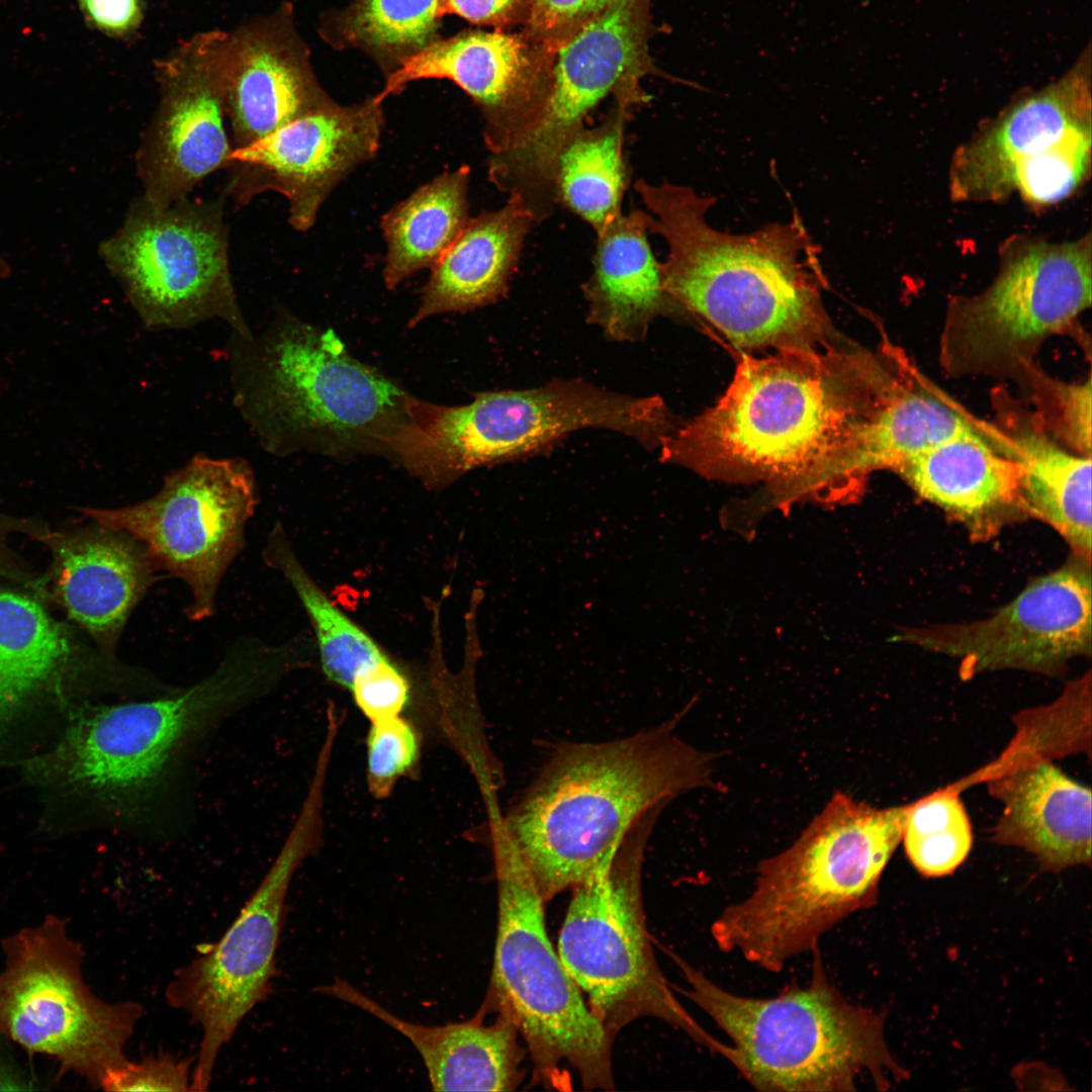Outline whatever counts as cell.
<instances>
[{
	"mask_svg": "<svg viewBox=\"0 0 1092 1092\" xmlns=\"http://www.w3.org/2000/svg\"><path fill=\"white\" fill-rule=\"evenodd\" d=\"M74 661L66 632L43 607L0 590V742L38 701L59 697Z\"/></svg>",
	"mask_w": 1092,
	"mask_h": 1092,
	"instance_id": "31",
	"label": "cell"
},
{
	"mask_svg": "<svg viewBox=\"0 0 1092 1092\" xmlns=\"http://www.w3.org/2000/svg\"><path fill=\"white\" fill-rule=\"evenodd\" d=\"M253 470L242 458L193 456L164 479L152 497L121 508H82L95 523L126 532L145 545L159 569L191 592L192 621L210 618L220 580L245 545L258 505Z\"/></svg>",
	"mask_w": 1092,
	"mask_h": 1092,
	"instance_id": "15",
	"label": "cell"
},
{
	"mask_svg": "<svg viewBox=\"0 0 1092 1092\" xmlns=\"http://www.w3.org/2000/svg\"><path fill=\"white\" fill-rule=\"evenodd\" d=\"M612 0H533L522 31L531 39L554 51L590 20Z\"/></svg>",
	"mask_w": 1092,
	"mask_h": 1092,
	"instance_id": "39",
	"label": "cell"
},
{
	"mask_svg": "<svg viewBox=\"0 0 1092 1092\" xmlns=\"http://www.w3.org/2000/svg\"><path fill=\"white\" fill-rule=\"evenodd\" d=\"M226 37L218 28L197 32L155 61L159 102L135 155L141 196L153 205L189 197L204 178L231 165Z\"/></svg>",
	"mask_w": 1092,
	"mask_h": 1092,
	"instance_id": "18",
	"label": "cell"
},
{
	"mask_svg": "<svg viewBox=\"0 0 1092 1092\" xmlns=\"http://www.w3.org/2000/svg\"><path fill=\"white\" fill-rule=\"evenodd\" d=\"M192 1058L167 1052L148 1055L138 1062L126 1060L110 1070L99 1088L105 1091H191Z\"/></svg>",
	"mask_w": 1092,
	"mask_h": 1092,
	"instance_id": "38",
	"label": "cell"
},
{
	"mask_svg": "<svg viewBox=\"0 0 1092 1092\" xmlns=\"http://www.w3.org/2000/svg\"><path fill=\"white\" fill-rule=\"evenodd\" d=\"M86 22L114 38L135 32L144 18L143 0H75Z\"/></svg>",
	"mask_w": 1092,
	"mask_h": 1092,
	"instance_id": "41",
	"label": "cell"
},
{
	"mask_svg": "<svg viewBox=\"0 0 1092 1092\" xmlns=\"http://www.w3.org/2000/svg\"><path fill=\"white\" fill-rule=\"evenodd\" d=\"M585 428L613 430L653 449L676 427L659 396H631L582 380L483 392L459 406L414 396L393 459L440 488L474 468L541 452Z\"/></svg>",
	"mask_w": 1092,
	"mask_h": 1092,
	"instance_id": "8",
	"label": "cell"
},
{
	"mask_svg": "<svg viewBox=\"0 0 1092 1092\" xmlns=\"http://www.w3.org/2000/svg\"><path fill=\"white\" fill-rule=\"evenodd\" d=\"M332 101L312 70L291 3L228 31L224 108L234 150Z\"/></svg>",
	"mask_w": 1092,
	"mask_h": 1092,
	"instance_id": "22",
	"label": "cell"
},
{
	"mask_svg": "<svg viewBox=\"0 0 1092 1092\" xmlns=\"http://www.w3.org/2000/svg\"><path fill=\"white\" fill-rule=\"evenodd\" d=\"M651 0H612L556 52L547 102L531 129L502 156L519 183L549 188L564 146L607 97L633 107L646 102L642 79L649 55Z\"/></svg>",
	"mask_w": 1092,
	"mask_h": 1092,
	"instance_id": "16",
	"label": "cell"
},
{
	"mask_svg": "<svg viewBox=\"0 0 1092 1092\" xmlns=\"http://www.w3.org/2000/svg\"><path fill=\"white\" fill-rule=\"evenodd\" d=\"M421 754L415 726L396 716L371 722L366 738V779L370 793L387 797L396 782L411 771Z\"/></svg>",
	"mask_w": 1092,
	"mask_h": 1092,
	"instance_id": "37",
	"label": "cell"
},
{
	"mask_svg": "<svg viewBox=\"0 0 1092 1092\" xmlns=\"http://www.w3.org/2000/svg\"><path fill=\"white\" fill-rule=\"evenodd\" d=\"M982 776L1003 805L994 842L1026 849L1054 874L1091 864L1090 788L1043 757L990 766Z\"/></svg>",
	"mask_w": 1092,
	"mask_h": 1092,
	"instance_id": "26",
	"label": "cell"
},
{
	"mask_svg": "<svg viewBox=\"0 0 1092 1092\" xmlns=\"http://www.w3.org/2000/svg\"><path fill=\"white\" fill-rule=\"evenodd\" d=\"M910 804L876 808L835 793L787 849L759 862L752 891L711 934L723 952L779 973L851 914L876 905Z\"/></svg>",
	"mask_w": 1092,
	"mask_h": 1092,
	"instance_id": "6",
	"label": "cell"
},
{
	"mask_svg": "<svg viewBox=\"0 0 1092 1092\" xmlns=\"http://www.w3.org/2000/svg\"><path fill=\"white\" fill-rule=\"evenodd\" d=\"M322 990L405 1036L421 1055L435 1091H512L522 1079L519 1030L500 1010L490 1024L484 1023L481 1009L464 1022L428 1026L403 1020L344 980Z\"/></svg>",
	"mask_w": 1092,
	"mask_h": 1092,
	"instance_id": "28",
	"label": "cell"
},
{
	"mask_svg": "<svg viewBox=\"0 0 1092 1092\" xmlns=\"http://www.w3.org/2000/svg\"><path fill=\"white\" fill-rule=\"evenodd\" d=\"M556 51L522 30H467L437 39L399 63L381 92L388 95L421 79H448L478 106L490 155L512 148L537 121L550 94Z\"/></svg>",
	"mask_w": 1092,
	"mask_h": 1092,
	"instance_id": "20",
	"label": "cell"
},
{
	"mask_svg": "<svg viewBox=\"0 0 1092 1092\" xmlns=\"http://www.w3.org/2000/svg\"><path fill=\"white\" fill-rule=\"evenodd\" d=\"M804 986L768 998L732 993L676 959L680 992L727 1034L734 1068L758 1091H856L870 1076L878 1090L909 1077L885 1038V1014L849 1001L829 978L819 947Z\"/></svg>",
	"mask_w": 1092,
	"mask_h": 1092,
	"instance_id": "7",
	"label": "cell"
},
{
	"mask_svg": "<svg viewBox=\"0 0 1092 1092\" xmlns=\"http://www.w3.org/2000/svg\"><path fill=\"white\" fill-rule=\"evenodd\" d=\"M490 835L498 901L490 1002L517 1025L544 1085L565 1084L567 1062L586 1089H613V1036L553 948L545 901L526 864L503 835Z\"/></svg>",
	"mask_w": 1092,
	"mask_h": 1092,
	"instance_id": "10",
	"label": "cell"
},
{
	"mask_svg": "<svg viewBox=\"0 0 1092 1092\" xmlns=\"http://www.w3.org/2000/svg\"><path fill=\"white\" fill-rule=\"evenodd\" d=\"M990 400L992 418L981 420V433L1016 466L1026 517L1053 527L1073 555L1091 560V456L1055 440L1006 387L995 386Z\"/></svg>",
	"mask_w": 1092,
	"mask_h": 1092,
	"instance_id": "25",
	"label": "cell"
},
{
	"mask_svg": "<svg viewBox=\"0 0 1092 1092\" xmlns=\"http://www.w3.org/2000/svg\"><path fill=\"white\" fill-rule=\"evenodd\" d=\"M284 657L279 649L242 645L190 688L80 708L57 744L29 763L30 775L87 797L119 819L141 818L185 752L265 692Z\"/></svg>",
	"mask_w": 1092,
	"mask_h": 1092,
	"instance_id": "5",
	"label": "cell"
},
{
	"mask_svg": "<svg viewBox=\"0 0 1092 1092\" xmlns=\"http://www.w3.org/2000/svg\"><path fill=\"white\" fill-rule=\"evenodd\" d=\"M960 792L951 785L910 804L902 840L910 862L924 877L951 874L972 848V826Z\"/></svg>",
	"mask_w": 1092,
	"mask_h": 1092,
	"instance_id": "35",
	"label": "cell"
},
{
	"mask_svg": "<svg viewBox=\"0 0 1092 1092\" xmlns=\"http://www.w3.org/2000/svg\"><path fill=\"white\" fill-rule=\"evenodd\" d=\"M442 16V0H355L326 15L320 33L335 49L367 54L388 75L439 39Z\"/></svg>",
	"mask_w": 1092,
	"mask_h": 1092,
	"instance_id": "34",
	"label": "cell"
},
{
	"mask_svg": "<svg viewBox=\"0 0 1092 1092\" xmlns=\"http://www.w3.org/2000/svg\"><path fill=\"white\" fill-rule=\"evenodd\" d=\"M1012 382L1019 398L1043 429L1071 451L1091 456V375L1082 382L1051 376L1037 359L1025 364Z\"/></svg>",
	"mask_w": 1092,
	"mask_h": 1092,
	"instance_id": "36",
	"label": "cell"
},
{
	"mask_svg": "<svg viewBox=\"0 0 1092 1092\" xmlns=\"http://www.w3.org/2000/svg\"><path fill=\"white\" fill-rule=\"evenodd\" d=\"M2 948L0 1034L99 1088L127 1060L143 1006L107 1002L91 991L82 974L83 946L56 915L3 939Z\"/></svg>",
	"mask_w": 1092,
	"mask_h": 1092,
	"instance_id": "12",
	"label": "cell"
},
{
	"mask_svg": "<svg viewBox=\"0 0 1092 1092\" xmlns=\"http://www.w3.org/2000/svg\"><path fill=\"white\" fill-rule=\"evenodd\" d=\"M1091 560L1071 554L988 618L906 628L896 639L959 659L963 675L1000 669L1053 675L1091 654Z\"/></svg>",
	"mask_w": 1092,
	"mask_h": 1092,
	"instance_id": "17",
	"label": "cell"
},
{
	"mask_svg": "<svg viewBox=\"0 0 1092 1092\" xmlns=\"http://www.w3.org/2000/svg\"><path fill=\"white\" fill-rule=\"evenodd\" d=\"M1088 72L1060 81L1007 107L953 154L948 188L957 202H998L1017 178L1066 144L1092 133Z\"/></svg>",
	"mask_w": 1092,
	"mask_h": 1092,
	"instance_id": "21",
	"label": "cell"
},
{
	"mask_svg": "<svg viewBox=\"0 0 1092 1092\" xmlns=\"http://www.w3.org/2000/svg\"><path fill=\"white\" fill-rule=\"evenodd\" d=\"M224 196L156 206L141 195L99 254L143 324L187 329L220 320L233 335L252 334L238 301L229 260Z\"/></svg>",
	"mask_w": 1092,
	"mask_h": 1092,
	"instance_id": "13",
	"label": "cell"
},
{
	"mask_svg": "<svg viewBox=\"0 0 1092 1092\" xmlns=\"http://www.w3.org/2000/svg\"><path fill=\"white\" fill-rule=\"evenodd\" d=\"M23 1082L8 1072L0 1070V1090H22L25 1087L22 1086Z\"/></svg>",
	"mask_w": 1092,
	"mask_h": 1092,
	"instance_id": "43",
	"label": "cell"
},
{
	"mask_svg": "<svg viewBox=\"0 0 1092 1092\" xmlns=\"http://www.w3.org/2000/svg\"><path fill=\"white\" fill-rule=\"evenodd\" d=\"M634 188L649 211V232L667 245L663 286L679 307L742 349L834 346L820 249L796 211L787 222L732 234L707 220L714 196L667 181L639 179Z\"/></svg>",
	"mask_w": 1092,
	"mask_h": 1092,
	"instance_id": "2",
	"label": "cell"
},
{
	"mask_svg": "<svg viewBox=\"0 0 1092 1092\" xmlns=\"http://www.w3.org/2000/svg\"><path fill=\"white\" fill-rule=\"evenodd\" d=\"M887 370L881 345L744 355L718 402L663 439L660 461L815 492Z\"/></svg>",
	"mask_w": 1092,
	"mask_h": 1092,
	"instance_id": "1",
	"label": "cell"
},
{
	"mask_svg": "<svg viewBox=\"0 0 1092 1092\" xmlns=\"http://www.w3.org/2000/svg\"><path fill=\"white\" fill-rule=\"evenodd\" d=\"M1091 245L1090 234L1006 243L990 284L947 302L938 344L943 373L1012 381L1046 340L1070 332L1091 306Z\"/></svg>",
	"mask_w": 1092,
	"mask_h": 1092,
	"instance_id": "11",
	"label": "cell"
},
{
	"mask_svg": "<svg viewBox=\"0 0 1092 1092\" xmlns=\"http://www.w3.org/2000/svg\"><path fill=\"white\" fill-rule=\"evenodd\" d=\"M376 95L353 105L334 100L231 155L225 195L239 204L264 191L282 194L288 220L305 232L321 205L355 167L377 152L384 124Z\"/></svg>",
	"mask_w": 1092,
	"mask_h": 1092,
	"instance_id": "19",
	"label": "cell"
},
{
	"mask_svg": "<svg viewBox=\"0 0 1092 1092\" xmlns=\"http://www.w3.org/2000/svg\"><path fill=\"white\" fill-rule=\"evenodd\" d=\"M230 350L235 404L265 451L390 457L413 395L332 330L281 310Z\"/></svg>",
	"mask_w": 1092,
	"mask_h": 1092,
	"instance_id": "4",
	"label": "cell"
},
{
	"mask_svg": "<svg viewBox=\"0 0 1092 1092\" xmlns=\"http://www.w3.org/2000/svg\"><path fill=\"white\" fill-rule=\"evenodd\" d=\"M323 796L308 792L274 862L240 913L215 942L178 969L165 991L167 1003L199 1026L191 1091H206L222 1048L245 1017L271 991L291 879L316 847Z\"/></svg>",
	"mask_w": 1092,
	"mask_h": 1092,
	"instance_id": "14",
	"label": "cell"
},
{
	"mask_svg": "<svg viewBox=\"0 0 1092 1092\" xmlns=\"http://www.w3.org/2000/svg\"><path fill=\"white\" fill-rule=\"evenodd\" d=\"M470 168L443 173L394 205L381 220L387 246L383 280L394 288L432 268L468 221Z\"/></svg>",
	"mask_w": 1092,
	"mask_h": 1092,
	"instance_id": "32",
	"label": "cell"
},
{
	"mask_svg": "<svg viewBox=\"0 0 1092 1092\" xmlns=\"http://www.w3.org/2000/svg\"><path fill=\"white\" fill-rule=\"evenodd\" d=\"M921 498L986 541L1027 518L1018 470L979 432L951 437L905 459L895 471Z\"/></svg>",
	"mask_w": 1092,
	"mask_h": 1092,
	"instance_id": "27",
	"label": "cell"
},
{
	"mask_svg": "<svg viewBox=\"0 0 1092 1092\" xmlns=\"http://www.w3.org/2000/svg\"><path fill=\"white\" fill-rule=\"evenodd\" d=\"M533 0H442V12L476 25L509 31L526 23Z\"/></svg>",
	"mask_w": 1092,
	"mask_h": 1092,
	"instance_id": "40",
	"label": "cell"
},
{
	"mask_svg": "<svg viewBox=\"0 0 1092 1092\" xmlns=\"http://www.w3.org/2000/svg\"><path fill=\"white\" fill-rule=\"evenodd\" d=\"M631 107L615 102L605 120L578 131L559 154L554 175L556 203L600 232L622 212L629 184L624 153Z\"/></svg>",
	"mask_w": 1092,
	"mask_h": 1092,
	"instance_id": "33",
	"label": "cell"
},
{
	"mask_svg": "<svg viewBox=\"0 0 1092 1092\" xmlns=\"http://www.w3.org/2000/svg\"><path fill=\"white\" fill-rule=\"evenodd\" d=\"M49 528L32 520L8 517L0 513V576L24 582L30 577L22 560L8 546V536L20 532L40 540Z\"/></svg>",
	"mask_w": 1092,
	"mask_h": 1092,
	"instance_id": "42",
	"label": "cell"
},
{
	"mask_svg": "<svg viewBox=\"0 0 1092 1092\" xmlns=\"http://www.w3.org/2000/svg\"><path fill=\"white\" fill-rule=\"evenodd\" d=\"M537 223L536 215L518 195H508L496 210L469 218L432 267L408 327L433 315L467 311L499 299L508 290L525 240Z\"/></svg>",
	"mask_w": 1092,
	"mask_h": 1092,
	"instance_id": "29",
	"label": "cell"
},
{
	"mask_svg": "<svg viewBox=\"0 0 1092 1092\" xmlns=\"http://www.w3.org/2000/svg\"><path fill=\"white\" fill-rule=\"evenodd\" d=\"M648 220V212L633 210L596 234L593 272L583 285L587 317L614 341L644 339L657 315L679 307L664 289Z\"/></svg>",
	"mask_w": 1092,
	"mask_h": 1092,
	"instance_id": "30",
	"label": "cell"
},
{
	"mask_svg": "<svg viewBox=\"0 0 1092 1092\" xmlns=\"http://www.w3.org/2000/svg\"><path fill=\"white\" fill-rule=\"evenodd\" d=\"M7 274V266L0 260V277Z\"/></svg>",
	"mask_w": 1092,
	"mask_h": 1092,
	"instance_id": "44",
	"label": "cell"
},
{
	"mask_svg": "<svg viewBox=\"0 0 1092 1092\" xmlns=\"http://www.w3.org/2000/svg\"><path fill=\"white\" fill-rule=\"evenodd\" d=\"M95 523V522H94ZM52 550L50 581L56 601L108 659L127 619L159 570L143 543L95 523L40 540Z\"/></svg>",
	"mask_w": 1092,
	"mask_h": 1092,
	"instance_id": "24",
	"label": "cell"
},
{
	"mask_svg": "<svg viewBox=\"0 0 1092 1092\" xmlns=\"http://www.w3.org/2000/svg\"><path fill=\"white\" fill-rule=\"evenodd\" d=\"M677 721L616 740L558 744L514 807L489 818L545 902L596 875L644 814L713 785V755L682 741Z\"/></svg>",
	"mask_w": 1092,
	"mask_h": 1092,
	"instance_id": "3",
	"label": "cell"
},
{
	"mask_svg": "<svg viewBox=\"0 0 1092 1092\" xmlns=\"http://www.w3.org/2000/svg\"><path fill=\"white\" fill-rule=\"evenodd\" d=\"M979 418L930 381L902 350L875 394L851 423L820 491L856 494L874 471L951 437L979 432Z\"/></svg>",
	"mask_w": 1092,
	"mask_h": 1092,
	"instance_id": "23",
	"label": "cell"
},
{
	"mask_svg": "<svg viewBox=\"0 0 1092 1092\" xmlns=\"http://www.w3.org/2000/svg\"><path fill=\"white\" fill-rule=\"evenodd\" d=\"M663 808L644 814L608 862L573 888L558 956L609 1033L642 1017L685 1031L731 1065L735 1051L706 1030L679 1003L661 974L646 930L641 878L644 854Z\"/></svg>",
	"mask_w": 1092,
	"mask_h": 1092,
	"instance_id": "9",
	"label": "cell"
}]
</instances>
